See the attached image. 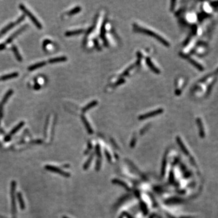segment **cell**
I'll use <instances>...</instances> for the list:
<instances>
[{
    "instance_id": "obj_1",
    "label": "cell",
    "mask_w": 218,
    "mask_h": 218,
    "mask_svg": "<svg viewBox=\"0 0 218 218\" xmlns=\"http://www.w3.org/2000/svg\"><path fill=\"white\" fill-rule=\"evenodd\" d=\"M134 29L135 30V31H137L138 32L144 33L147 34V35H150V36H153L154 38H156L157 40L159 41L160 42H161L164 45H165V46H170V44L168 42V41H167L165 39H164L162 36H161L160 35H157V33H155V32H152L151 31H150V30H148L147 29H145V28H143V27L138 26L137 25L134 24Z\"/></svg>"
},
{
    "instance_id": "obj_2",
    "label": "cell",
    "mask_w": 218,
    "mask_h": 218,
    "mask_svg": "<svg viewBox=\"0 0 218 218\" xmlns=\"http://www.w3.org/2000/svg\"><path fill=\"white\" fill-rule=\"evenodd\" d=\"M20 7L21 9V10L23 12L27 17H29L30 18H31V21L33 22V24L35 25V26L37 28H38L39 29H42V25L40 22V21H38V20L36 19V18L26 8V7L24 6V5L21 4H20Z\"/></svg>"
},
{
    "instance_id": "obj_3",
    "label": "cell",
    "mask_w": 218,
    "mask_h": 218,
    "mask_svg": "<svg viewBox=\"0 0 218 218\" xmlns=\"http://www.w3.org/2000/svg\"><path fill=\"white\" fill-rule=\"evenodd\" d=\"M28 27V25L27 24H26L23 26H22L20 29H19L18 31H17L13 33L10 37L8 38V39H7L6 40V41L5 42H3L2 44H0V50H2L3 49H5V47H6V46L8 44H10L13 40V39H15V38H16L18 35H20L22 31H24V30Z\"/></svg>"
},
{
    "instance_id": "obj_4",
    "label": "cell",
    "mask_w": 218,
    "mask_h": 218,
    "mask_svg": "<svg viewBox=\"0 0 218 218\" xmlns=\"http://www.w3.org/2000/svg\"><path fill=\"white\" fill-rule=\"evenodd\" d=\"M25 18V17L24 15H22L21 16L20 18H19L17 21L15 22H11V23H9L8 25H7V26H6L4 28H3L2 29V31L0 32V37H1L2 35H3L4 34H5L7 32H8L9 30H10L12 27H13L15 26H16L18 24H20V22H21L22 21H23Z\"/></svg>"
},
{
    "instance_id": "obj_5",
    "label": "cell",
    "mask_w": 218,
    "mask_h": 218,
    "mask_svg": "<svg viewBox=\"0 0 218 218\" xmlns=\"http://www.w3.org/2000/svg\"><path fill=\"white\" fill-rule=\"evenodd\" d=\"M13 91V90H9V91H8V92H7L6 95L4 96V97L3 98V99L1 101V102H0V116L2 115V111H3V106L6 103L7 101L8 100V99L10 98V96L12 95Z\"/></svg>"
},
{
    "instance_id": "obj_6",
    "label": "cell",
    "mask_w": 218,
    "mask_h": 218,
    "mask_svg": "<svg viewBox=\"0 0 218 218\" xmlns=\"http://www.w3.org/2000/svg\"><path fill=\"white\" fill-rule=\"evenodd\" d=\"M162 111H163V109H157L156 110L153 111L152 112H149V113H148V114H144V115H142L140 116L139 119H146V118H148L153 117L155 115H159V114H161V113H162Z\"/></svg>"
},
{
    "instance_id": "obj_7",
    "label": "cell",
    "mask_w": 218,
    "mask_h": 218,
    "mask_svg": "<svg viewBox=\"0 0 218 218\" xmlns=\"http://www.w3.org/2000/svg\"><path fill=\"white\" fill-rule=\"evenodd\" d=\"M46 61H41V62H40V63H38L35 64H33V65H32L30 67H29L28 68V70L29 71H33V70H35L36 69H38L39 68H41V67H43L44 65H45L46 64Z\"/></svg>"
},
{
    "instance_id": "obj_8",
    "label": "cell",
    "mask_w": 218,
    "mask_h": 218,
    "mask_svg": "<svg viewBox=\"0 0 218 218\" xmlns=\"http://www.w3.org/2000/svg\"><path fill=\"white\" fill-rule=\"evenodd\" d=\"M18 76V72H13L10 74H7L5 75H3L1 77H0V80L2 81H6L10 79H13L14 78H16Z\"/></svg>"
},
{
    "instance_id": "obj_9",
    "label": "cell",
    "mask_w": 218,
    "mask_h": 218,
    "mask_svg": "<svg viewBox=\"0 0 218 218\" xmlns=\"http://www.w3.org/2000/svg\"><path fill=\"white\" fill-rule=\"evenodd\" d=\"M67 59L65 56H60V57H56L55 58L50 59L48 61V62L50 64H54V63H56L59 62H63V61H66Z\"/></svg>"
},
{
    "instance_id": "obj_10",
    "label": "cell",
    "mask_w": 218,
    "mask_h": 218,
    "mask_svg": "<svg viewBox=\"0 0 218 218\" xmlns=\"http://www.w3.org/2000/svg\"><path fill=\"white\" fill-rule=\"evenodd\" d=\"M147 64L148 65V67H150V69H151V70L153 72H154L156 73H159V72H160L159 70L157 69V67L153 64L152 61L149 58L147 59Z\"/></svg>"
},
{
    "instance_id": "obj_11",
    "label": "cell",
    "mask_w": 218,
    "mask_h": 218,
    "mask_svg": "<svg viewBox=\"0 0 218 218\" xmlns=\"http://www.w3.org/2000/svg\"><path fill=\"white\" fill-rule=\"evenodd\" d=\"M12 50L13 52L14 55H15V57L17 59L18 61H22V56H21V55L20 54V52H19V51L18 50L17 47L15 46H14V45H13L12 47Z\"/></svg>"
},
{
    "instance_id": "obj_12",
    "label": "cell",
    "mask_w": 218,
    "mask_h": 218,
    "mask_svg": "<svg viewBox=\"0 0 218 218\" xmlns=\"http://www.w3.org/2000/svg\"><path fill=\"white\" fill-rule=\"evenodd\" d=\"M82 32H83V31H82V30H78V31H69V32H67L65 35L67 36H73V35H76L80 34Z\"/></svg>"
},
{
    "instance_id": "obj_13",
    "label": "cell",
    "mask_w": 218,
    "mask_h": 218,
    "mask_svg": "<svg viewBox=\"0 0 218 218\" xmlns=\"http://www.w3.org/2000/svg\"><path fill=\"white\" fill-rule=\"evenodd\" d=\"M97 104H98V102L96 101H92L91 103H89L88 105H87V106L83 109H82V111H86L89 110L90 109H91V108L93 107L94 106H95Z\"/></svg>"
},
{
    "instance_id": "obj_14",
    "label": "cell",
    "mask_w": 218,
    "mask_h": 218,
    "mask_svg": "<svg viewBox=\"0 0 218 218\" xmlns=\"http://www.w3.org/2000/svg\"><path fill=\"white\" fill-rule=\"evenodd\" d=\"M80 10H81V7H75V8H74L73 9L71 10L70 12H69L68 15H74L75 13H78L79 12H80Z\"/></svg>"
},
{
    "instance_id": "obj_15",
    "label": "cell",
    "mask_w": 218,
    "mask_h": 218,
    "mask_svg": "<svg viewBox=\"0 0 218 218\" xmlns=\"http://www.w3.org/2000/svg\"><path fill=\"white\" fill-rule=\"evenodd\" d=\"M82 120H83V121H84V124H85V125H86V127L87 128V129L89 130V132H91V127H90L89 126V124H88V122L87 121V120H86V119L83 116H82Z\"/></svg>"
},
{
    "instance_id": "obj_16",
    "label": "cell",
    "mask_w": 218,
    "mask_h": 218,
    "mask_svg": "<svg viewBox=\"0 0 218 218\" xmlns=\"http://www.w3.org/2000/svg\"><path fill=\"white\" fill-rule=\"evenodd\" d=\"M34 88L35 90H38V89L40 88V86L39 85L38 83H36L35 84V85L34 86Z\"/></svg>"
},
{
    "instance_id": "obj_17",
    "label": "cell",
    "mask_w": 218,
    "mask_h": 218,
    "mask_svg": "<svg viewBox=\"0 0 218 218\" xmlns=\"http://www.w3.org/2000/svg\"><path fill=\"white\" fill-rule=\"evenodd\" d=\"M123 82H124V80H123V79H121V80L119 81H118V83H116V84H115V86H118V85H119V84H121L122 83H123Z\"/></svg>"
}]
</instances>
